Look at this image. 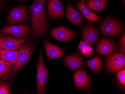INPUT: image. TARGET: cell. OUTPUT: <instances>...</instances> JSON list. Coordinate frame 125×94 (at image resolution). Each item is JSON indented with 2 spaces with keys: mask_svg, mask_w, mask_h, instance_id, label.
I'll return each mask as SVG.
<instances>
[{
  "mask_svg": "<svg viewBox=\"0 0 125 94\" xmlns=\"http://www.w3.org/2000/svg\"><path fill=\"white\" fill-rule=\"evenodd\" d=\"M46 0H35L29 7L31 20V33L35 38L47 35L48 24L46 19Z\"/></svg>",
  "mask_w": 125,
  "mask_h": 94,
  "instance_id": "obj_1",
  "label": "cell"
},
{
  "mask_svg": "<svg viewBox=\"0 0 125 94\" xmlns=\"http://www.w3.org/2000/svg\"><path fill=\"white\" fill-rule=\"evenodd\" d=\"M35 45L33 42L28 41L25 42L20 48L18 59L13 66V69L8 79L10 85L12 84L20 69L29 61L35 50Z\"/></svg>",
  "mask_w": 125,
  "mask_h": 94,
  "instance_id": "obj_2",
  "label": "cell"
},
{
  "mask_svg": "<svg viewBox=\"0 0 125 94\" xmlns=\"http://www.w3.org/2000/svg\"><path fill=\"white\" fill-rule=\"evenodd\" d=\"M99 30L104 36L121 37L125 33V28L122 22L115 18H106L100 22Z\"/></svg>",
  "mask_w": 125,
  "mask_h": 94,
  "instance_id": "obj_3",
  "label": "cell"
},
{
  "mask_svg": "<svg viewBox=\"0 0 125 94\" xmlns=\"http://www.w3.org/2000/svg\"><path fill=\"white\" fill-rule=\"evenodd\" d=\"M42 50V48L39 55L36 67V93L38 94H43L45 92L48 76V69L44 61Z\"/></svg>",
  "mask_w": 125,
  "mask_h": 94,
  "instance_id": "obj_4",
  "label": "cell"
},
{
  "mask_svg": "<svg viewBox=\"0 0 125 94\" xmlns=\"http://www.w3.org/2000/svg\"><path fill=\"white\" fill-rule=\"evenodd\" d=\"M104 68L110 74H116L125 67V55L121 52L106 55Z\"/></svg>",
  "mask_w": 125,
  "mask_h": 94,
  "instance_id": "obj_5",
  "label": "cell"
},
{
  "mask_svg": "<svg viewBox=\"0 0 125 94\" xmlns=\"http://www.w3.org/2000/svg\"><path fill=\"white\" fill-rule=\"evenodd\" d=\"M28 10L27 6H18L12 9L8 16L7 25L12 26L29 21L30 17Z\"/></svg>",
  "mask_w": 125,
  "mask_h": 94,
  "instance_id": "obj_6",
  "label": "cell"
},
{
  "mask_svg": "<svg viewBox=\"0 0 125 94\" xmlns=\"http://www.w3.org/2000/svg\"><path fill=\"white\" fill-rule=\"evenodd\" d=\"M75 86L79 90L90 93L92 92V79L85 70L79 69L73 73Z\"/></svg>",
  "mask_w": 125,
  "mask_h": 94,
  "instance_id": "obj_7",
  "label": "cell"
},
{
  "mask_svg": "<svg viewBox=\"0 0 125 94\" xmlns=\"http://www.w3.org/2000/svg\"><path fill=\"white\" fill-rule=\"evenodd\" d=\"M0 33L19 38H25L31 33V27L29 24H17L7 26L0 30Z\"/></svg>",
  "mask_w": 125,
  "mask_h": 94,
  "instance_id": "obj_8",
  "label": "cell"
},
{
  "mask_svg": "<svg viewBox=\"0 0 125 94\" xmlns=\"http://www.w3.org/2000/svg\"><path fill=\"white\" fill-rule=\"evenodd\" d=\"M118 44L117 40L103 38L97 43L95 50L100 56H106L109 54L117 52Z\"/></svg>",
  "mask_w": 125,
  "mask_h": 94,
  "instance_id": "obj_9",
  "label": "cell"
},
{
  "mask_svg": "<svg viewBox=\"0 0 125 94\" xmlns=\"http://www.w3.org/2000/svg\"><path fill=\"white\" fill-rule=\"evenodd\" d=\"M62 61L64 66L72 71L84 69L86 66L85 61L79 52L63 56Z\"/></svg>",
  "mask_w": 125,
  "mask_h": 94,
  "instance_id": "obj_10",
  "label": "cell"
},
{
  "mask_svg": "<svg viewBox=\"0 0 125 94\" xmlns=\"http://www.w3.org/2000/svg\"><path fill=\"white\" fill-rule=\"evenodd\" d=\"M50 34L59 42H66L75 37L78 34V33L69 29L65 26H60L51 30Z\"/></svg>",
  "mask_w": 125,
  "mask_h": 94,
  "instance_id": "obj_11",
  "label": "cell"
},
{
  "mask_svg": "<svg viewBox=\"0 0 125 94\" xmlns=\"http://www.w3.org/2000/svg\"><path fill=\"white\" fill-rule=\"evenodd\" d=\"M98 30L92 23L88 21L82 31L81 39L83 41L93 45L100 38Z\"/></svg>",
  "mask_w": 125,
  "mask_h": 94,
  "instance_id": "obj_12",
  "label": "cell"
},
{
  "mask_svg": "<svg viewBox=\"0 0 125 94\" xmlns=\"http://www.w3.org/2000/svg\"><path fill=\"white\" fill-rule=\"evenodd\" d=\"M47 7L50 19L56 20L63 16L64 8L59 0H48Z\"/></svg>",
  "mask_w": 125,
  "mask_h": 94,
  "instance_id": "obj_13",
  "label": "cell"
},
{
  "mask_svg": "<svg viewBox=\"0 0 125 94\" xmlns=\"http://www.w3.org/2000/svg\"><path fill=\"white\" fill-rule=\"evenodd\" d=\"M26 42L25 38L4 36L0 37V49L16 50Z\"/></svg>",
  "mask_w": 125,
  "mask_h": 94,
  "instance_id": "obj_14",
  "label": "cell"
},
{
  "mask_svg": "<svg viewBox=\"0 0 125 94\" xmlns=\"http://www.w3.org/2000/svg\"><path fill=\"white\" fill-rule=\"evenodd\" d=\"M43 43L45 54L49 59L54 60L63 57L64 51L62 48L54 45L47 40H44Z\"/></svg>",
  "mask_w": 125,
  "mask_h": 94,
  "instance_id": "obj_15",
  "label": "cell"
},
{
  "mask_svg": "<svg viewBox=\"0 0 125 94\" xmlns=\"http://www.w3.org/2000/svg\"><path fill=\"white\" fill-rule=\"evenodd\" d=\"M65 15L66 18L74 25L79 27L82 26L83 17L74 8L71 3L67 5Z\"/></svg>",
  "mask_w": 125,
  "mask_h": 94,
  "instance_id": "obj_16",
  "label": "cell"
},
{
  "mask_svg": "<svg viewBox=\"0 0 125 94\" xmlns=\"http://www.w3.org/2000/svg\"><path fill=\"white\" fill-rule=\"evenodd\" d=\"M76 7L88 21L98 22L100 21V17L97 15L93 13L86 7L84 0H79L76 3Z\"/></svg>",
  "mask_w": 125,
  "mask_h": 94,
  "instance_id": "obj_17",
  "label": "cell"
},
{
  "mask_svg": "<svg viewBox=\"0 0 125 94\" xmlns=\"http://www.w3.org/2000/svg\"><path fill=\"white\" fill-rule=\"evenodd\" d=\"M86 66L93 73L99 74L101 73L103 69V61L100 57L96 54L95 57L87 61Z\"/></svg>",
  "mask_w": 125,
  "mask_h": 94,
  "instance_id": "obj_18",
  "label": "cell"
},
{
  "mask_svg": "<svg viewBox=\"0 0 125 94\" xmlns=\"http://www.w3.org/2000/svg\"><path fill=\"white\" fill-rule=\"evenodd\" d=\"M18 50H9L0 49V59L11 64H14L19 56Z\"/></svg>",
  "mask_w": 125,
  "mask_h": 94,
  "instance_id": "obj_19",
  "label": "cell"
},
{
  "mask_svg": "<svg viewBox=\"0 0 125 94\" xmlns=\"http://www.w3.org/2000/svg\"><path fill=\"white\" fill-rule=\"evenodd\" d=\"M79 52L84 56L85 59L92 58L95 54L94 49L92 45L83 40H81L78 45Z\"/></svg>",
  "mask_w": 125,
  "mask_h": 94,
  "instance_id": "obj_20",
  "label": "cell"
},
{
  "mask_svg": "<svg viewBox=\"0 0 125 94\" xmlns=\"http://www.w3.org/2000/svg\"><path fill=\"white\" fill-rule=\"evenodd\" d=\"M12 64L3 60H0V79L7 81L13 69Z\"/></svg>",
  "mask_w": 125,
  "mask_h": 94,
  "instance_id": "obj_21",
  "label": "cell"
},
{
  "mask_svg": "<svg viewBox=\"0 0 125 94\" xmlns=\"http://www.w3.org/2000/svg\"><path fill=\"white\" fill-rule=\"evenodd\" d=\"M108 0H86L87 7L94 11L100 12L104 10Z\"/></svg>",
  "mask_w": 125,
  "mask_h": 94,
  "instance_id": "obj_22",
  "label": "cell"
},
{
  "mask_svg": "<svg viewBox=\"0 0 125 94\" xmlns=\"http://www.w3.org/2000/svg\"><path fill=\"white\" fill-rule=\"evenodd\" d=\"M116 81L117 84L121 89L125 91V69H123L119 71L115 74Z\"/></svg>",
  "mask_w": 125,
  "mask_h": 94,
  "instance_id": "obj_23",
  "label": "cell"
},
{
  "mask_svg": "<svg viewBox=\"0 0 125 94\" xmlns=\"http://www.w3.org/2000/svg\"><path fill=\"white\" fill-rule=\"evenodd\" d=\"M10 94L9 84L6 81L0 80V94Z\"/></svg>",
  "mask_w": 125,
  "mask_h": 94,
  "instance_id": "obj_24",
  "label": "cell"
},
{
  "mask_svg": "<svg viewBox=\"0 0 125 94\" xmlns=\"http://www.w3.org/2000/svg\"><path fill=\"white\" fill-rule=\"evenodd\" d=\"M119 50L123 54L125 53V35L123 34L120 37L119 43Z\"/></svg>",
  "mask_w": 125,
  "mask_h": 94,
  "instance_id": "obj_25",
  "label": "cell"
},
{
  "mask_svg": "<svg viewBox=\"0 0 125 94\" xmlns=\"http://www.w3.org/2000/svg\"></svg>",
  "mask_w": 125,
  "mask_h": 94,
  "instance_id": "obj_26",
  "label": "cell"
},
{
  "mask_svg": "<svg viewBox=\"0 0 125 94\" xmlns=\"http://www.w3.org/2000/svg\"></svg>",
  "mask_w": 125,
  "mask_h": 94,
  "instance_id": "obj_27",
  "label": "cell"
}]
</instances>
